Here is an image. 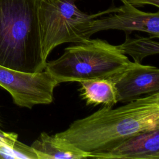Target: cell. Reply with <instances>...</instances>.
I'll return each mask as SVG.
<instances>
[{"mask_svg": "<svg viewBox=\"0 0 159 159\" xmlns=\"http://www.w3.org/2000/svg\"><path fill=\"white\" fill-rule=\"evenodd\" d=\"M78 0H42L39 7L42 56L44 61L52 51L65 43H83L90 21L107 15L116 7L93 14L82 12L76 6Z\"/></svg>", "mask_w": 159, "mask_h": 159, "instance_id": "277c9868", "label": "cell"}, {"mask_svg": "<svg viewBox=\"0 0 159 159\" xmlns=\"http://www.w3.org/2000/svg\"><path fill=\"white\" fill-rule=\"evenodd\" d=\"M110 79L116 89L117 102L122 103L159 92V69L155 66L133 62L132 66Z\"/></svg>", "mask_w": 159, "mask_h": 159, "instance_id": "52a82bcc", "label": "cell"}, {"mask_svg": "<svg viewBox=\"0 0 159 159\" xmlns=\"http://www.w3.org/2000/svg\"><path fill=\"white\" fill-rule=\"evenodd\" d=\"M158 129L159 92L117 108L103 106L55 135L91 154L109 150L133 135Z\"/></svg>", "mask_w": 159, "mask_h": 159, "instance_id": "6da1fadb", "label": "cell"}, {"mask_svg": "<svg viewBox=\"0 0 159 159\" xmlns=\"http://www.w3.org/2000/svg\"><path fill=\"white\" fill-rule=\"evenodd\" d=\"M92 19L86 29V39L99 31L107 30H123L130 34L132 31L148 33L159 37V12H146L137 9L131 4H124L116 7L108 14Z\"/></svg>", "mask_w": 159, "mask_h": 159, "instance_id": "8992f818", "label": "cell"}, {"mask_svg": "<svg viewBox=\"0 0 159 159\" xmlns=\"http://www.w3.org/2000/svg\"><path fill=\"white\" fill-rule=\"evenodd\" d=\"M59 84L52 75L42 71L29 73L0 65V86L9 93L15 104L32 109L34 106L49 104L53 91Z\"/></svg>", "mask_w": 159, "mask_h": 159, "instance_id": "5b68a950", "label": "cell"}, {"mask_svg": "<svg viewBox=\"0 0 159 159\" xmlns=\"http://www.w3.org/2000/svg\"><path fill=\"white\" fill-rule=\"evenodd\" d=\"M80 96L86 105L96 106L102 104L113 107L117 102V92L110 78H98L79 82Z\"/></svg>", "mask_w": 159, "mask_h": 159, "instance_id": "30bf717a", "label": "cell"}, {"mask_svg": "<svg viewBox=\"0 0 159 159\" xmlns=\"http://www.w3.org/2000/svg\"><path fill=\"white\" fill-rule=\"evenodd\" d=\"M127 4L132 6H142L144 4H150L157 7H159V0H125Z\"/></svg>", "mask_w": 159, "mask_h": 159, "instance_id": "4fadbf2b", "label": "cell"}, {"mask_svg": "<svg viewBox=\"0 0 159 159\" xmlns=\"http://www.w3.org/2000/svg\"><path fill=\"white\" fill-rule=\"evenodd\" d=\"M129 35L125 34L124 42L117 45V47L122 53L130 56L134 60V62L141 63L145 57L159 53V43L155 40L156 37H131Z\"/></svg>", "mask_w": 159, "mask_h": 159, "instance_id": "8fae6325", "label": "cell"}, {"mask_svg": "<svg viewBox=\"0 0 159 159\" xmlns=\"http://www.w3.org/2000/svg\"><path fill=\"white\" fill-rule=\"evenodd\" d=\"M98 159H159V129L133 135L113 148L91 154Z\"/></svg>", "mask_w": 159, "mask_h": 159, "instance_id": "ba28073f", "label": "cell"}, {"mask_svg": "<svg viewBox=\"0 0 159 159\" xmlns=\"http://www.w3.org/2000/svg\"><path fill=\"white\" fill-rule=\"evenodd\" d=\"M37 159V155L31 146L18 140L14 132L0 130V159Z\"/></svg>", "mask_w": 159, "mask_h": 159, "instance_id": "7c38bea8", "label": "cell"}, {"mask_svg": "<svg viewBox=\"0 0 159 159\" xmlns=\"http://www.w3.org/2000/svg\"><path fill=\"white\" fill-rule=\"evenodd\" d=\"M37 159H81L91 158V154L83 152L72 144L43 132L30 145Z\"/></svg>", "mask_w": 159, "mask_h": 159, "instance_id": "9c48e42d", "label": "cell"}, {"mask_svg": "<svg viewBox=\"0 0 159 159\" xmlns=\"http://www.w3.org/2000/svg\"><path fill=\"white\" fill-rule=\"evenodd\" d=\"M42 0H0V65L18 71L44 70L38 10Z\"/></svg>", "mask_w": 159, "mask_h": 159, "instance_id": "7a4b0ae2", "label": "cell"}, {"mask_svg": "<svg viewBox=\"0 0 159 159\" xmlns=\"http://www.w3.org/2000/svg\"><path fill=\"white\" fill-rule=\"evenodd\" d=\"M132 64L117 45L89 38L85 42L65 48L59 58L46 62L45 70L60 84L110 78Z\"/></svg>", "mask_w": 159, "mask_h": 159, "instance_id": "3957f363", "label": "cell"}, {"mask_svg": "<svg viewBox=\"0 0 159 159\" xmlns=\"http://www.w3.org/2000/svg\"><path fill=\"white\" fill-rule=\"evenodd\" d=\"M0 130H1V129H0Z\"/></svg>", "mask_w": 159, "mask_h": 159, "instance_id": "9a60e30c", "label": "cell"}, {"mask_svg": "<svg viewBox=\"0 0 159 159\" xmlns=\"http://www.w3.org/2000/svg\"><path fill=\"white\" fill-rule=\"evenodd\" d=\"M120 1L122 2H123V4H127L126 3V2H125V0H120Z\"/></svg>", "mask_w": 159, "mask_h": 159, "instance_id": "5bb4252c", "label": "cell"}]
</instances>
